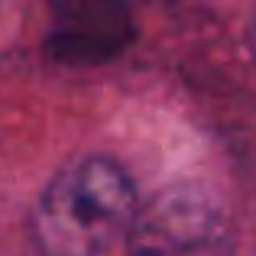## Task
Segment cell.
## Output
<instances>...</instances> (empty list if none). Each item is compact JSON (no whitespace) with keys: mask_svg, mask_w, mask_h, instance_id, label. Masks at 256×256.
<instances>
[{"mask_svg":"<svg viewBox=\"0 0 256 256\" xmlns=\"http://www.w3.org/2000/svg\"><path fill=\"white\" fill-rule=\"evenodd\" d=\"M140 194L110 156H82L52 175L32 211V237L46 256H104L130 230Z\"/></svg>","mask_w":256,"mask_h":256,"instance_id":"obj_1","label":"cell"},{"mask_svg":"<svg viewBox=\"0 0 256 256\" xmlns=\"http://www.w3.org/2000/svg\"><path fill=\"white\" fill-rule=\"evenodd\" d=\"M124 244V256H230L234 234L204 188L169 185L136 208Z\"/></svg>","mask_w":256,"mask_h":256,"instance_id":"obj_2","label":"cell"},{"mask_svg":"<svg viewBox=\"0 0 256 256\" xmlns=\"http://www.w3.org/2000/svg\"><path fill=\"white\" fill-rule=\"evenodd\" d=\"M133 39L130 0H56L49 52L65 65H100Z\"/></svg>","mask_w":256,"mask_h":256,"instance_id":"obj_3","label":"cell"},{"mask_svg":"<svg viewBox=\"0 0 256 256\" xmlns=\"http://www.w3.org/2000/svg\"><path fill=\"white\" fill-rule=\"evenodd\" d=\"M250 52H253V58H256V26L250 30Z\"/></svg>","mask_w":256,"mask_h":256,"instance_id":"obj_4","label":"cell"},{"mask_svg":"<svg viewBox=\"0 0 256 256\" xmlns=\"http://www.w3.org/2000/svg\"><path fill=\"white\" fill-rule=\"evenodd\" d=\"M49 4H56V0H49Z\"/></svg>","mask_w":256,"mask_h":256,"instance_id":"obj_5","label":"cell"}]
</instances>
